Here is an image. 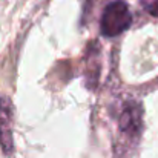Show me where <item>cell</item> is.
Wrapping results in <instances>:
<instances>
[{
    "mask_svg": "<svg viewBox=\"0 0 158 158\" xmlns=\"http://www.w3.org/2000/svg\"><path fill=\"white\" fill-rule=\"evenodd\" d=\"M118 132L124 141V148L137 144L143 127V109L140 103L129 100L118 115Z\"/></svg>",
    "mask_w": 158,
    "mask_h": 158,
    "instance_id": "cell-2",
    "label": "cell"
},
{
    "mask_svg": "<svg viewBox=\"0 0 158 158\" xmlns=\"http://www.w3.org/2000/svg\"><path fill=\"white\" fill-rule=\"evenodd\" d=\"M12 121H14V106L6 95H0V146L6 155L12 154Z\"/></svg>",
    "mask_w": 158,
    "mask_h": 158,
    "instance_id": "cell-3",
    "label": "cell"
},
{
    "mask_svg": "<svg viewBox=\"0 0 158 158\" xmlns=\"http://www.w3.org/2000/svg\"><path fill=\"white\" fill-rule=\"evenodd\" d=\"M140 2H141L143 9L148 14H151V15L158 19V0H140Z\"/></svg>",
    "mask_w": 158,
    "mask_h": 158,
    "instance_id": "cell-4",
    "label": "cell"
},
{
    "mask_svg": "<svg viewBox=\"0 0 158 158\" xmlns=\"http://www.w3.org/2000/svg\"><path fill=\"white\" fill-rule=\"evenodd\" d=\"M132 23V14L129 6L123 0L110 2L105 8L100 20V31L105 37H117L126 29H129Z\"/></svg>",
    "mask_w": 158,
    "mask_h": 158,
    "instance_id": "cell-1",
    "label": "cell"
}]
</instances>
